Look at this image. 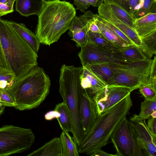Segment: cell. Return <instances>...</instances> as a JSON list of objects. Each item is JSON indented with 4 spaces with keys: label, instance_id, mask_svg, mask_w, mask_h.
Wrapping results in <instances>:
<instances>
[{
    "label": "cell",
    "instance_id": "33",
    "mask_svg": "<svg viewBox=\"0 0 156 156\" xmlns=\"http://www.w3.org/2000/svg\"><path fill=\"white\" fill-rule=\"evenodd\" d=\"M74 4L76 6V9L82 12H85L90 5L87 0H73Z\"/></svg>",
    "mask_w": 156,
    "mask_h": 156
},
{
    "label": "cell",
    "instance_id": "7",
    "mask_svg": "<svg viewBox=\"0 0 156 156\" xmlns=\"http://www.w3.org/2000/svg\"><path fill=\"white\" fill-rule=\"evenodd\" d=\"M32 130L12 125L0 128V156L22 153L29 150L35 142Z\"/></svg>",
    "mask_w": 156,
    "mask_h": 156
},
{
    "label": "cell",
    "instance_id": "28",
    "mask_svg": "<svg viewBox=\"0 0 156 156\" xmlns=\"http://www.w3.org/2000/svg\"><path fill=\"white\" fill-rule=\"evenodd\" d=\"M155 111H156V100L145 99L141 103L140 112L137 116L141 119L146 120L150 118Z\"/></svg>",
    "mask_w": 156,
    "mask_h": 156
},
{
    "label": "cell",
    "instance_id": "8",
    "mask_svg": "<svg viewBox=\"0 0 156 156\" xmlns=\"http://www.w3.org/2000/svg\"><path fill=\"white\" fill-rule=\"evenodd\" d=\"M110 139L117 156H144L137 142L133 128L126 116L118 124Z\"/></svg>",
    "mask_w": 156,
    "mask_h": 156
},
{
    "label": "cell",
    "instance_id": "9",
    "mask_svg": "<svg viewBox=\"0 0 156 156\" xmlns=\"http://www.w3.org/2000/svg\"><path fill=\"white\" fill-rule=\"evenodd\" d=\"M133 91L130 88L125 86L107 84L93 97L98 115L111 108Z\"/></svg>",
    "mask_w": 156,
    "mask_h": 156
},
{
    "label": "cell",
    "instance_id": "35",
    "mask_svg": "<svg viewBox=\"0 0 156 156\" xmlns=\"http://www.w3.org/2000/svg\"><path fill=\"white\" fill-rule=\"evenodd\" d=\"M147 126L152 135L156 137V118L151 116L148 119Z\"/></svg>",
    "mask_w": 156,
    "mask_h": 156
},
{
    "label": "cell",
    "instance_id": "19",
    "mask_svg": "<svg viewBox=\"0 0 156 156\" xmlns=\"http://www.w3.org/2000/svg\"><path fill=\"white\" fill-rule=\"evenodd\" d=\"M27 156H63L62 144L60 138L55 137Z\"/></svg>",
    "mask_w": 156,
    "mask_h": 156
},
{
    "label": "cell",
    "instance_id": "10",
    "mask_svg": "<svg viewBox=\"0 0 156 156\" xmlns=\"http://www.w3.org/2000/svg\"><path fill=\"white\" fill-rule=\"evenodd\" d=\"M129 121L144 156H156V137H154L149 130L146 120L141 119L137 115H135L131 117Z\"/></svg>",
    "mask_w": 156,
    "mask_h": 156
},
{
    "label": "cell",
    "instance_id": "15",
    "mask_svg": "<svg viewBox=\"0 0 156 156\" xmlns=\"http://www.w3.org/2000/svg\"><path fill=\"white\" fill-rule=\"evenodd\" d=\"M132 28L136 33L142 41L156 34V4L145 15L135 19Z\"/></svg>",
    "mask_w": 156,
    "mask_h": 156
},
{
    "label": "cell",
    "instance_id": "5",
    "mask_svg": "<svg viewBox=\"0 0 156 156\" xmlns=\"http://www.w3.org/2000/svg\"><path fill=\"white\" fill-rule=\"evenodd\" d=\"M82 66L62 65L60 69L59 92L70 113L73 124V139L78 146L80 144L83 133L80 109L82 89L80 76Z\"/></svg>",
    "mask_w": 156,
    "mask_h": 156
},
{
    "label": "cell",
    "instance_id": "21",
    "mask_svg": "<svg viewBox=\"0 0 156 156\" xmlns=\"http://www.w3.org/2000/svg\"><path fill=\"white\" fill-rule=\"evenodd\" d=\"M98 14L95 22L101 33L116 48H120L130 45L122 39L111 28L101 21L98 18Z\"/></svg>",
    "mask_w": 156,
    "mask_h": 156
},
{
    "label": "cell",
    "instance_id": "1",
    "mask_svg": "<svg viewBox=\"0 0 156 156\" xmlns=\"http://www.w3.org/2000/svg\"><path fill=\"white\" fill-rule=\"evenodd\" d=\"M0 43L9 67L15 74L14 82L37 66V53L5 20L0 18Z\"/></svg>",
    "mask_w": 156,
    "mask_h": 156
},
{
    "label": "cell",
    "instance_id": "37",
    "mask_svg": "<svg viewBox=\"0 0 156 156\" xmlns=\"http://www.w3.org/2000/svg\"><path fill=\"white\" fill-rule=\"evenodd\" d=\"M13 11V8L0 3V17L12 12Z\"/></svg>",
    "mask_w": 156,
    "mask_h": 156
},
{
    "label": "cell",
    "instance_id": "39",
    "mask_svg": "<svg viewBox=\"0 0 156 156\" xmlns=\"http://www.w3.org/2000/svg\"><path fill=\"white\" fill-rule=\"evenodd\" d=\"M108 1L116 3L129 12L128 0H104V3H105Z\"/></svg>",
    "mask_w": 156,
    "mask_h": 156
},
{
    "label": "cell",
    "instance_id": "36",
    "mask_svg": "<svg viewBox=\"0 0 156 156\" xmlns=\"http://www.w3.org/2000/svg\"><path fill=\"white\" fill-rule=\"evenodd\" d=\"M15 78L14 73L9 70L0 71V81L7 80L9 82L13 78Z\"/></svg>",
    "mask_w": 156,
    "mask_h": 156
},
{
    "label": "cell",
    "instance_id": "3",
    "mask_svg": "<svg viewBox=\"0 0 156 156\" xmlns=\"http://www.w3.org/2000/svg\"><path fill=\"white\" fill-rule=\"evenodd\" d=\"M132 105L129 94L107 111L98 115L92 128L79 146V153L90 155L107 145L115 129L126 116Z\"/></svg>",
    "mask_w": 156,
    "mask_h": 156
},
{
    "label": "cell",
    "instance_id": "40",
    "mask_svg": "<svg viewBox=\"0 0 156 156\" xmlns=\"http://www.w3.org/2000/svg\"><path fill=\"white\" fill-rule=\"evenodd\" d=\"M91 156H117L116 154H108L100 149H98L90 155Z\"/></svg>",
    "mask_w": 156,
    "mask_h": 156
},
{
    "label": "cell",
    "instance_id": "46",
    "mask_svg": "<svg viewBox=\"0 0 156 156\" xmlns=\"http://www.w3.org/2000/svg\"><path fill=\"white\" fill-rule=\"evenodd\" d=\"M0 104L2 105V102H1V96H0Z\"/></svg>",
    "mask_w": 156,
    "mask_h": 156
},
{
    "label": "cell",
    "instance_id": "45",
    "mask_svg": "<svg viewBox=\"0 0 156 156\" xmlns=\"http://www.w3.org/2000/svg\"><path fill=\"white\" fill-rule=\"evenodd\" d=\"M151 116L154 118H156V111L154 112L151 115Z\"/></svg>",
    "mask_w": 156,
    "mask_h": 156
},
{
    "label": "cell",
    "instance_id": "2",
    "mask_svg": "<svg viewBox=\"0 0 156 156\" xmlns=\"http://www.w3.org/2000/svg\"><path fill=\"white\" fill-rule=\"evenodd\" d=\"M76 15V9L69 2L46 1L38 16L36 32L40 43L50 46L57 42Z\"/></svg>",
    "mask_w": 156,
    "mask_h": 156
},
{
    "label": "cell",
    "instance_id": "23",
    "mask_svg": "<svg viewBox=\"0 0 156 156\" xmlns=\"http://www.w3.org/2000/svg\"><path fill=\"white\" fill-rule=\"evenodd\" d=\"M63 156H79L77 144L71 136L69 132L62 131L60 136Z\"/></svg>",
    "mask_w": 156,
    "mask_h": 156
},
{
    "label": "cell",
    "instance_id": "22",
    "mask_svg": "<svg viewBox=\"0 0 156 156\" xmlns=\"http://www.w3.org/2000/svg\"><path fill=\"white\" fill-rule=\"evenodd\" d=\"M54 110L60 114L59 117L56 119L62 131L72 133V120L70 113L65 104L63 101L56 105Z\"/></svg>",
    "mask_w": 156,
    "mask_h": 156
},
{
    "label": "cell",
    "instance_id": "42",
    "mask_svg": "<svg viewBox=\"0 0 156 156\" xmlns=\"http://www.w3.org/2000/svg\"><path fill=\"white\" fill-rule=\"evenodd\" d=\"M90 5L94 7H99L104 2V0H87Z\"/></svg>",
    "mask_w": 156,
    "mask_h": 156
},
{
    "label": "cell",
    "instance_id": "17",
    "mask_svg": "<svg viewBox=\"0 0 156 156\" xmlns=\"http://www.w3.org/2000/svg\"><path fill=\"white\" fill-rule=\"evenodd\" d=\"M112 53L113 58L115 60L127 63L148 58L143 52L134 44L120 48H115Z\"/></svg>",
    "mask_w": 156,
    "mask_h": 156
},
{
    "label": "cell",
    "instance_id": "11",
    "mask_svg": "<svg viewBox=\"0 0 156 156\" xmlns=\"http://www.w3.org/2000/svg\"><path fill=\"white\" fill-rule=\"evenodd\" d=\"M97 15L88 10L83 14L79 16L76 15L73 18L69 29V34L78 47L83 46L87 44L90 26Z\"/></svg>",
    "mask_w": 156,
    "mask_h": 156
},
{
    "label": "cell",
    "instance_id": "16",
    "mask_svg": "<svg viewBox=\"0 0 156 156\" xmlns=\"http://www.w3.org/2000/svg\"><path fill=\"white\" fill-rule=\"evenodd\" d=\"M83 67L82 73L80 76L81 87L93 97L104 88L107 84L89 68L86 66Z\"/></svg>",
    "mask_w": 156,
    "mask_h": 156
},
{
    "label": "cell",
    "instance_id": "24",
    "mask_svg": "<svg viewBox=\"0 0 156 156\" xmlns=\"http://www.w3.org/2000/svg\"><path fill=\"white\" fill-rule=\"evenodd\" d=\"M85 66L89 68L107 84L112 79L114 75L113 69L109 63L98 64Z\"/></svg>",
    "mask_w": 156,
    "mask_h": 156
},
{
    "label": "cell",
    "instance_id": "32",
    "mask_svg": "<svg viewBox=\"0 0 156 156\" xmlns=\"http://www.w3.org/2000/svg\"><path fill=\"white\" fill-rule=\"evenodd\" d=\"M144 1V0H128L129 12L135 18L136 14L142 7Z\"/></svg>",
    "mask_w": 156,
    "mask_h": 156
},
{
    "label": "cell",
    "instance_id": "20",
    "mask_svg": "<svg viewBox=\"0 0 156 156\" xmlns=\"http://www.w3.org/2000/svg\"><path fill=\"white\" fill-rule=\"evenodd\" d=\"M30 45L37 53L38 51L40 42L36 34L28 29L23 24L5 20Z\"/></svg>",
    "mask_w": 156,
    "mask_h": 156
},
{
    "label": "cell",
    "instance_id": "25",
    "mask_svg": "<svg viewBox=\"0 0 156 156\" xmlns=\"http://www.w3.org/2000/svg\"><path fill=\"white\" fill-rule=\"evenodd\" d=\"M87 43L92 44L111 53L115 48H117L101 33H93L90 31L88 32Z\"/></svg>",
    "mask_w": 156,
    "mask_h": 156
},
{
    "label": "cell",
    "instance_id": "27",
    "mask_svg": "<svg viewBox=\"0 0 156 156\" xmlns=\"http://www.w3.org/2000/svg\"><path fill=\"white\" fill-rule=\"evenodd\" d=\"M140 93L147 99L156 100V77L139 88Z\"/></svg>",
    "mask_w": 156,
    "mask_h": 156
},
{
    "label": "cell",
    "instance_id": "44",
    "mask_svg": "<svg viewBox=\"0 0 156 156\" xmlns=\"http://www.w3.org/2000/svg\"><path fill=\"white\" fill-rule=\"evenodd\" d=\"M5 106L0 104V116L3 113Z\"/></svg>",
    "mask_w": 156,
    "mask_h": 156
},
{
    "label": "cell",
    "instance_id": "43",
    "mask_svg": "<svg viewBox=\"0 0 156 156\" xmlns=\"http://www.w3.org/2000/svg\"><path fill=\"white\" fill-rule=\"evenodd\" d=\"M16 1V0H0V3L13 8L14 4Z\"/></svg>",
    "mask_w": 156,
    "mask_h": 156
},
{
    "label": "cell",
    "instance_id": "12",
    "mask_svg": "<svg viewBox=\"0 0 156 156\" xmlns=\"http://www.w3.org/2000/svg\"><path fill=\"white\" fill-rule=\"evenodd\" d=\"M98 15L122 31L147 56L149 51L134 30L116 16L107 4L103 3L98 7Z\"/></svg>",
    "mask_w": 156,
    "mask_h": 156
},
{
    "label": "cell",
    "instance_id": "34",
    "mask_svg": "<svg viewBox=\"0 0 156 156\" xmlns=\"http://www.w3.org/2000/svg\"><path fill=\"white\" fill-rule=\"evenodd\" d=\"M4 70L11 71L7 64L5 54L0 43V71Z\"/></svg>",
    "mask_w": 156,
    "mask_h": 156
},
{
    "label": "cell",
    "instance_id": "29",
    "mask_svg": "<svg viewBox=\"0 0 156 156\" xmlns=\"http://www.w3.org/2000/svg\"><path fill=\"white\" fill-rule=\"evenodd\" d=\"M0 95L2 105L8 107L15 106V101L8 90H0Z\"/></svg>",
    "mask_w": 156,
    "mask_h": 156
},
{
    "label": "cell",
    "instance_id": "6",
    "mask_svg": "<svg viewBox=\"0 0 156 156\" xmlns=\"http://www.w3.org/2000/svg\"><path fill=\"white\" fill-rule=\"evenodd\" d=\"M156 57L117 66L112 79L107 84L123 86L133 90L151 81L156 76Z\"/></svg>",
    "mask_w": 156,
    "mask_h": 156
},
{
    "label": "cell",
    "instance_id": "47",
    "mask_svg": "<svg viewBox=\"0 0 156 156\" xmlns=\"http://www.w3.org/2000/svg\"><path fill=\"white\" fill-rule=\"evenodd\" d=\"M46 1H51V0H45Z\"/></svg>",
    "mask_w": 156,
    "mask_h": 156
},
{
    "label": "cell",
    "instance_id": "30",
    "mask_svg": "<svg viewBox=\"0 0 156 156\" xmlns=\"http://www.w3.org/2000/svg\"><path fill=\"white\" fill-rule=\"evenodd\" d=\"M156 3V0H144L143 6L136 14L135 18H140L148 13Z\"/></svg>",
    "mask_w": 156,
    "mask_h": 156
},
{
    "label": "cell",
    "instance_id": "41",
    "mask_svg": "<svg viewBox=\"0 0 156 156\" xmlns=\"http://www.w3.org/2000/svg\"><path fill=\"white\" fill-rule=\"evenodd\" d=\"M96 18L91 23L89 28V31L93 33H101L99 29L95 22Z\"/></svg>",
    "mask_w": 156,
    "mask_h": 156
},
{
    "label": "cell",
    "instance_id": "14",
    "mask_svg": "<svg viewBox=\"0 0 156 156\" xmlns=\"http://www.w3.org/2000/svg\"><path fill=\"white\" fill-rule=\"evenodd\" d=\"M80 113L82 131L84 136L93 125L98 112L93 97L83 89Z\"/></svg>",
    "mask_w": 156,
    "mask_h": 156
},
{
    "label": "cell",
    "instance_id": "13",
    "mask_svg": "<svg viewBox=\"0 0 156 156\" xmlns=\"http://www.w3.org/2000/svg\"><path fill=\"white\" fill-rule=\"evenodd\" d=\"M80 48L78 55L82 67L98 64L113 63L119 61L114 59L111 53L92 44L87 43Z\"/></svg>",
    "mask_w": 156,
    "mask_h": 156
},
{
    "label": "cell",
    "instance_id": "38",
    "mask_svg": "<svg viewBox=\"0 0 156 156\" xmlns=\"http://www.w3.org/2000/svg\"><path fill=\"white\" fill-rule=\"evenodd\" d=\"M59 113L57 111L54 110L48 112L44 115V118L47 120H51L55 118H59Z\"/></svg>",
    "mask_w": 156,
    "mask_h": 156
},
{
    "label": "cell",
    "instance_id": "26",
    "mask_svg": "<svg viewBox=\"0 0 156 156\" xmlns=\"http://www.w3.org/2000/svg\"><path fill=\"white\" fill-rule=\"evenodd\" d=\"M105 3L107 5L111 10L116 16L125 23L132 28L135 19L130 13L113 2L108 1Z\"/></svg>",
    "mask_w": 156,
    "mask_h": 156
},
{
    "label": "cell",
    "instance_id": "4",
    "mask_svg": "<svg viewBox=\"0 0 156 156\" xmlns=\"http://www.w3.org/2000/svg\"><path fill=\"white\" fill-rule=\"evenodd\" d=\"M51 80L43 69L36 66L8 90L20 111L37 108L49 94Z\"/></svg>",
    "mask_w": 156,
    "mask_h": 156
},
{
    "label": "cell",
    "instance_id": "31",
    "mask_svg": "<svg viewBox=\"0 0 156 156\" xmlns=\"http://www.w3.org/2000/svg\"><path fill=\"white\" fill-rule=\"evenodd\" d=\"M98 18L102 22L113 30L119 37L130 44H133L130 40L120 30L107 20L100 16L98 14Z\"/></svg>",
    "mask_w": 156,
    "mask_h": 156
},
{
    "label": "cell",
    "instance_id": "18",
    "mask_svg": "<svg viewBox=\"0 0 156 156\" xmlns=\"http://www.w3.org/2000/svg\"><path fill=\"white\" fill-rule=\"evenodd\" d=\"M45 0H16L15 9L22 16H39L41 12Z\"/></svg>",
    "mask_w": 156,
    "mask_h": 156
}]
</instances>
